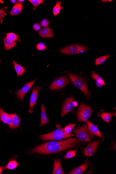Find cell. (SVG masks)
Listing matches in <instances>:
<instances>
[{"instance_id": "2", "label": "cell", "mask_w": 116, "mask_h": 174, "mask_svg": "<svg viewBox=\"0 0 116 174\" xmlns=\"http://www.w3.org/2000/svg\"><path fill=\"white\" fill-rule=\"evenodd\" d=\"M75 134H67L65 132L62 128L58 127L57 129L49 133L41 135V139L43 140H59L69 138L75 136Z\"/></svg>"}, {"instance_id": "9", "label": "cell", "mask_w": 116, "mask_h": 174, "mask_svg": "<svg viewBox=\"0 0 116 174\" xmlns=\"http://www.w3.org/2000/svg\"><path fill=\"white\" fill-rule=\"evenodd\" d=\"M100 142L98 140L90 143L83 151L84 155L87 157L91 156L95 154L97 150Z\"/></svg>"}, {"instance_id": "33", "label": "cell", "mask_w": 116, "mask_h": 174, "mask_svg": "<svg viewBox=\"0 0 116 174\" xmlns=\"http://www.w3.org/2000/svg\"><path fill=\"white\" fill-rule=\"evenodd\" d=\"M41 24L42 27L46 28L49 26V22L48 19H44L42 20L41 22Z\"/></svg>"}, {"instance_id": "15", "label": "cell", "mask_w": 116, "mask_h": 174, "mask_svg": "<svg viewBox=\"0 0 116 174\" xmlns=\"http://www.w3.org/2000/svg\"><path fill=\"white\" fill-rule=\"evenodd\" d=\"M89 163L88 160H87L81 166L75 168L69 172L70 174H81L83 173L87 169Z\"/></svg>"}, {"instance_id": "27", "label": "cell", "mask_w": 116, "mask_h": 174, "mask_svg": "<svg viewBox=\"0 0 116 174\" xmlns=\"http://www.w3.org/2000/svg\"><path fill=\"white\" fill-rule=\"evenodd\" d=\"M6 35V38L11 41H18L19 40V36L15 34V33H7Z\"/></svg>"}, {"instance_id": "10", "label": "cell", "mask_w": 116, "mask_h": 174, "mask_svg": "<svg viewBox=\"0 0 116 174\" xmlns=\"http://www.w3.org/2000/svg\"><path fill=\"white\" fill-rule=\"evenodd\" d=\"M35 81V80H34L32 82L27 83L20 89L19 90L17 91V96L19 100H23L25 95L29 91L33 84L34 83Z\"/></svg>"}, {"instance_id": "14", "label": "cell", "mask_w": 116, "mask_h": 174, "mask_svg": "<svg viewBox=\"0 0 116 174\" xmlns=\"http://www.w3.org/2000/svg\"><path fill=\"white\" fill-rule=\"evenodd\" d=\"M12 118V123L9 125L12 129H15L19 127L20 124L21 120L16 114H10Z\"/></svg>"}, {"instance_id": "3", "label": "cell", "mask_w": 116, "mask_h": 174, "mask_svg": "<svg viewBox=\"0 0 116 174\" xmlns=\"http://www.w3.org/2000/svg\"><path fill=\"white\" fill-rule=\"evenodd\" d=\"M73 132L76 134L79 140L85 142H90L94 138V136L90 133L86 125L76 128L73 131Z\"/></svg>"}, {"instance_id": "37", "label": "cell", "mask_w": 116, "mask_h": 174, "mask_svg": "<svg viewBox=\"0 0 116 174\" xmlns=\"http://www.w3.org/2000/svg\"><path fill=\"white\" fill-rule=\"evenodd\" d=\"M11 2L13 3H15L16 2V1H11Z\"/></svg>"}, {"instance_id": "35", "label": "cell", "mask_w": 116, "mask_h": 174, "mask_svg": "<svg viewBox=\"0 0 116 174\" xmlns=\"http://www.w3.org/2000/svg\"><path fill=\"white\" fill-rule=\"evenodd\" d=\"M4 168V166L0 167V174H1Z\"/></svg>"}, {"instance_id": "26", "label": "cell", "mask_w": 116, "mask_h": 174, "mask_svg": "<svg viewBox=\"0 0 116 174\" xmlns=\"http://www.w3.org/2000/svg\"><path fill=\"white\" fill-rule=\"evenodd\" d=\"M18 166L17 162L14 160H11L7 165L6 168H4V170L8 169L13 170L15 169Z\"/></svg>"}, {"instance_id": "11", "label": "cell", "mask_w": 116, "mask_h": 174, "mask_svg": "<svg viewBox=\"0 0 116 174\" xmlns=\"http://www.w3.org/2000/svg\"><path fill=\"white\" fill-rule=\"evenodd\" d=\"M41 89V87L39 86L32 89V92L31 95L30 104V110L31 112H32V110L37 102L38 92Z\"/></svg>"}, {"instance_id": "4", "label": "cell", "mask_w": 116, "mask_h": 174, "mask_svg": "<svg viewBox=\"0 0 116 174\" xmlns=\"http://www.w3.org/2000/svg\"><path fill=\"white\" fill-rule=\"evenodd\" d=\"M92 109L90 107L82 103L79 106L77 114L79 122H85L92 116Z\"/></svg>"}, {"instance_id": "38", "label": "cell", "mask_w": 116, "mask_h": 174, "mask_svg": "<svg viewBox=\"0 0 116 174\" xmlns=\"http://www.w3.org/2000/svg\"><path fill=\"white\" fill-rule=\"evenodd\" d=\"M24 1H21V0H19V1H18V2H23Z\"/></svg>"}, {"instance_id": "12", "label": "cell", "mask_w": 116, "mask_h": 174, "mask_svg": "<svg viewBox=\"0 0 116 174\" xmlns=\"http://www.w3.org/2000/svg\"><path fill=\"white\" fill-rule=\"evenodd\" d=\"M0 121L4 122L10 125L12 123V118L10 114L6 113L2 108L0 107Z\"/></svg>"}, {"instance_id": "39", "label": "cell", "mask_w": 116, "mask_h": 174, "mask_svg": "<svg viewBox=\"0 0 116 174\" xmlns=\"http://www.w3.org/2000/svg\"><path fill=\"white\" fill-rule=\"evenodd\" d=\"M1 60L0 59V63H1Z\"/></svg>"}, {"instance_id": "19", "label": "cell", "mask_w": 116, "mask_h": 174, "mask_svg": "<svg viewBox=\"0 0 116 174\" xmlns=\"http://www.w3.org/2000/svg\"><path fill=\"white\" fill-rule=\"evenodd\" d=\"M23 5L21 3L17 2L14 5L11 11V15H18L21 12L23 9Z\"/></svg>"}, {"instance_id": "8", "label": "cell", "mask_w": 116, "mask_h": 174, "mask_svg": "<svg viewBox=\"0 0 116 174\" xmlns=\"http://www.w3.org/2000/svg\"><path fill=\"white\" fill-rule=\"evenodd\" d=\"M69 83V81L66 76L62 77L54 81L50 86L49 89L51 90H56L64 87Z\"/></svg>"}, {"instance_id": "31", "label": "cell", "mask_w": 116, "mask_h": 174, "mask_svg": "<svg viewBox=\"0 0 116 174\" xmlns=\"http://www.w3.org/2000/svg\"><path fill=\"white\" fill-rule=\"evenodd\" d=\"M36 48L37 49L38 51L43 50H47V47L45 44L43 43H40L36 45Z\"/></svg>"}, {"instance_id": "7", "label": "cell", "mask_w": 116, "mask_h": 174, "mask_svg": "<svg viewBox=\"0 0 116 174\" xmlns=\"http://www.w3.org/2000/svg\"><path fill=\"white\" fill-rule=\"evenodd\" d=\"M76 102L72 98H68L67 99L64 103L62 107L61 116L63 117L69 112L71 111L76 106Z\"/></svg>"}, {"instance_id": "16", "label": "cell", "mask_w": 116, "mask_h": 174, "mask_svg": "<svg viewBox=\"0 0 116 174\" xmlns=\"http://www.w3.org/2000/svg\"><path fill=\"white\" fill-rule=\"evenodd\" d=\"M39 34L42 38H50L54 36L52 30L49 28H44L41 30L39 32Z\"/></svg>"}, {"instance_id": "30", "label": "cell", "mask_w": 116, "mask_h": 174, "mask_svg": "<svg viewBox=\"0 0 116 174\" xmlns=\"http://www.w3.org/2000/svg\"><path fill=\"white\" fill-rule=\"evenodd\" d=\"M29 1L36 8L38 5L42 3L44 1V0H29Z\"/></svg>"}, {"instance_id": "24", "label": "cell", "mask_w": 116, "mask_h": 174, "mask_svg": "<svg viewBox=\"0 0 116 174\" xmlns=\"http://www.w3.org/2000/svg\"><path fill=\"white\" fill-rule=\"evenodd\" d=\"M62 2L61 1H58L56 2L55 6L54 7L53 10V12L55 16H57L60 12L61 10L63 7L61 6V4Z\"/></svg>"}, {"instance_id": "5", "label": "cell", "mask_w": 116, "mask_h": 174, "mask_svg": "<svg viewBox=\"0 0 116 174\" xmlns=\"http://www.w3.org/2000/svg\"><path fill=\"white\" fill-rule=\"evenodd\" d=\"M70 80L72 83L83 92L87 97H89V92L87 84L80 77L75 74H69Z\"/></svg>"}, {"instance_id": "36", "label": "cell", "mask_w": 116, "mask_h": 174, "mask_svg": "<svg viewBox=\"0 0 116 174\" xmlns=\"http://www.w3.org/2000/svg\"><path fill=\"white\" fill-rule=\"evenodd\" d=\"M102 2H112V1H101Z\"/></svg>"}, {"instance_id": "25", "label": "cell", "mask_w": 116, "mask_h": 174, "mask_svg": "<svg viewBox=\"0 0 116 174\" xmlns=\"http://www.w3.org/2000/svg\"><path fill=\"white\" fill-rule=\"evenodd\" d=\"M110 57V55L107 54L105 56H103V57H101L96 59L95 60V65L96 66L99 65L103 64L106 61L107 59Z\"/></svg>"}, {"instance_id": "28", "label": "cell", "mask_w": 116, "mask_h": 174, "mask_svg": "<svg viewBox=\"0 0 116 174\" xmlns=\"http://www.w3.org/2000/svg\"><path fill=\"white\" fill-rule=\"evenodd\" d=\"M7 7H5L2 9H0V24L2 23L3 19L7 15Z\"/></svg>"}, {"instance_id": "13", "label": "cell", "mask_w": 116, "mask_h": 174, "mask_svg": "<svg viewBox=\"0 0 116 174\" xmlns=\"http://www.w3.org/2000/svg\"><path fill=\"white\" fill-rule=\"evenodd\" d=\"M85 122L87 123L89 130L90 133L94 135L100 137V138L102 137V135L99 130L97 126L93 124L92 123L89 121L88 120L86 121Z\"/></svg>"}, {"instance_id": "29", "label": "cell", "mask_w": 116, "mask_h": 174, "mask_svg": "<svg viewBox=\"0 0 116 174\" xmlns=\"http://www.w3.org/2000/svg\"><path fill=\"white\" fill-rule=\"evenodd\" d=\"M74 124H71L67 125L66 127L63 129V130L67 134H71L72 132V129L75 127Z\"/></svg>"}, {"instance_id": "23", "label": "cell", "mask_w": 116, "mask_h": 174, "mask_svg": "<svg viewBox=\"0 0 116 174\" xmlns=\"http://www.w3.org/2000/svg\"><path fill=\"white\" fill-rule=\"evenodd\" d=\"M92 78L97 81V83L101 84L102 85H105L104 81L100 76L96 74L94 71L92 72Z\"/></svg>"}, {"instance_id": "21", "label": "cell", "mask_w": 116, "mask_h": 174, "mask_svg": "<svg viewBox=\"0 0 116 174\" xmlns=\"http://www.w3.org/2000/svg\"><path fill=\"white\" fill-rule=\"evenodd\" d=\"M4 44L6 49L8 50L13 48L16 45L15 41H11L6 37L4 38Z\"/></svg>"}, {"instance_id": "34", "label": "cell", "mask_w": 116, "mask_h": 174, "mask_svg": "<svg viewBox=\"0 0 116 174\" xmlns=\"http://www.w3.org/2000/svg\"><path fill=\"white\" fill-rule=\"evenodd\" d=\"M33 28L36 31H39L41 29V26L39 23H36L33 25Z\"/></svg>"}, {"instance_id": "32", "label": "cell", "mask_w": 116, "mask_h": 174, "mask_svg": "<svg viewBox=\"0 0 116 174\" xmlns=\"http://www.w3.org/2000/svg\"><path fill=\"white\" fill-rule=\"evenodd\" d=\"M75 151H70L68 152L66 156H65V159H70L74 157L75 155L76 152Z\"/></svg>"}, {"instance_id": "6", "label": "cell", "mask_w": 116, "mask_h": 174, "mask_svg": "<svg viewBox=\"0 0 116 174\" xmlns=\"http://www.w3.org/2000/svg\"><path fill=\"white\" fill-rule=\"evenodd\" d=\"M87 50V48L80 45L74 44L63 48L59 51L61 53L68 55H72L83 53Z\"/></svg>"}, {"instance_id": "17", "label": "cell", "mask_w": 116, "mask_h": 174, "mask_svg": "<svg viewBox=\"0 0 116 174\" xmlns=\"http://www.w3.org/2000/svg\"><path fill=\"white\" fill-rule=\"evenodd\" d=\"M53 174H63L64 172L62 170L61 161L60 159H54V167L53 171Z\"/></svg>"}, {"instance_id": "22", "label": "cell", "mask_w": 116, "mask_h": 174, "mask_svg": "<svg viewBox=\"0 0 116 174\" xmlns=\"http://www.w3.org/2000/svg\"><path fill=\"white\" fill-rule=\"evenodd\" d=\"M12 64L15 66V69L17 74L18 77L20 75H22L25 72V70L24 67L17 63L15 61H14Z\"/></svg>"}, {"instance_id": "20", "label": "cell", "mask_w": 116, "mask_h": 174, "mask_svg": "<svg viewBox=\"0 0 116 174\" xmlns=\"http://www.w3.org/2000/svg\"><path fill=\"white\" fill-rule=\"evenodd\" d=\"M102 112H100L98 114L99 117H101L104 120V121L109 123L111 120V117L113 115V113H106L103 112V110H102Z\"/></svg>"}, {"instance_id": "1", "label": "cell", "mask_w": 116, "mask_h": 174, "mask_svg": "<svg viewBox=\"0 0 116 174\" xmlns=\"http://www.w3.org/2000/svg\"><path fill=\"white\" fill-rule=\"evenodd\" d=\"M80 142L79 140L75 138L48 142L34 148L31 153L49 154L59 152L74 147Z\"/></svg>"}, {"instance_id": "18", "label": "cell", "mask_w": 116, "mask_h": 174, "mask_svg": "<svg viewBox=\"0 0 116 174\" xmlns=\"http://www.w3.org/2000/svg\"><path fill=\"white\" fill-rule=\"evenodd\" d=\"M41 110V121L40 127H42V126L46 125L49 122L47 116L46 110L45 109V106L43 104H42Z\"/></svg>"}]
</instances>
